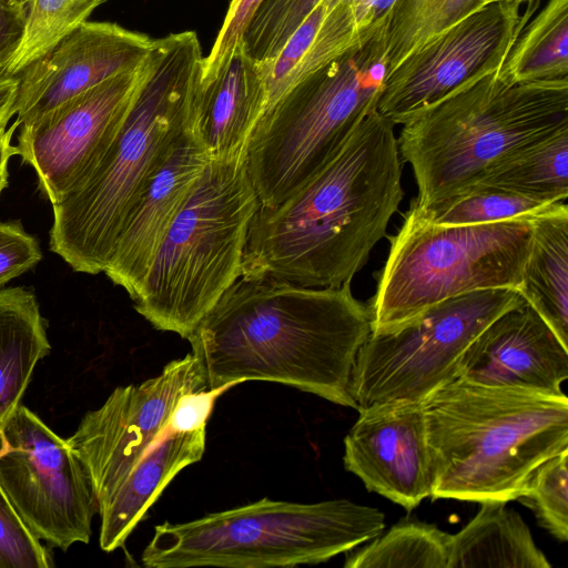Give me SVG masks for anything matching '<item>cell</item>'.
Returning <instances> with one entry per match:
<instances>
[{
  "mask_svg": "<svg viewBox=\"0 0 568 568\" xmlns=\"http://www.w3.org/2000/svg\"><path fill=\"white\" fill-rule=\"evenodd\" d=\"M322 0H263L251 18L243 42L258 62L274 58Z\"/></svg>",
  "mask_w": 568,
  "mask_h": 568,
  "instance_id": "obj_32",
  "label": "cell"
},
{
  "mask_svg": "<svg viewBox=\"0 0 568 568\" xmlns=\"http://www.w3.org/2000/svg\"><path fill=\"white\" fill-rule=\"evenodd\" d=\"M108 0H30L22 40L1 74L17 77L85 22Z\"/></svg>",
  "mask_w": 568,
  "mask_h": 568,
  "instance_id": "obj_30",
  "label": "cell"
},
{
  "mask_svg": "<svg viewBox=\"0 0 568 568\" xmlns=\"http://www.w3.org/2000/svg\"><path fill=\"white\" fill-rule=\"evenodd\" d=\"M154 39L106 21H85L18 75L17 122L28 123L64 101L141 67Z\"/></svg>",
  "mask_w": 568,
  "mask_h": 568,
  "instance_id": "obj_15",
  "label": "cell"
},
{
  "mask_svg": "<svg viewBox=\"0 0 568 568\" xmlns=\"http://www.w3.org/2000/svg\"><path fill=\"white\" fill-rule=\"evenodd\" d=\"M559 541L568 540V449L538 465L517 498Z\"/></svg>",
  "mask_w": 568,
  "mask_h": 568,
  "instance_id": "obj_31",
  "label": "cell"
},
{
  "mask_svg": "<svg viewBox=\"0 0 568 568\" xmlns=\"http://www.w3.org/2000/svg\"><path fill=\"white\" fill-rule=\"evenodd\" d=\"M509 84L568 79V0H547L498 71Z\"/></svg>",
  "mask_w": 568,
  "mask_h": 568,
  "instance_id": "obj_26",
  "label": "cell"
},
{
  "mask_svg": "<svg viewBox=\"0 0 568 568\" xmlns=\"http://www.w3.org/2000/svg\"><path fill=\"white\" fill-rule=\"evenodd\" d=\"M19 4H22V6H28V3L30 2V0H12Z\"/></svg>",
  "mask_w": 568,
  "mask_h": 568,
  "instance_id": "obj_41",
  "label": "cell"
},
{
  "mask_svg": "<svg viewBox=\"0 0 568 568\" xmlns=\"http://www.w3.org/2000/svg\"><path fill=\"white\" fill-rule=\"evenodd\" d=\"M470 187H493L551 202L565 201L568 196V125L495 163L465 189Z\"/></svg>",
  "mask_w": 568,
  "mask_h": 568,
  "instance_id": "obj_25",
  "label": "cell"
},
{
  "mask_svg": "<svg viewBox=\"0 0 568 568\" xmlns=\"http://www.w3.org/2000/svg\"><path fill=\"white\" fill-rule=\"evenodd\" d=\"M384 514L348 499L272 500L154 527L141 560L149 568H270L315 565L379 535Z\"/></svg>",
  "mask_w": 568,
  "mask_h": 568,
  "instance_id": "obj_7",
  "label": "cell"
},
{
  "mask_svg": "<svg viewBox=\"0 0 568 568\" xmlns=\"http://www.w3.org/2000/svg\"><path fill=\"white\" fill-rule=\"evenodd\" d=\"M0 486L39 540L62 550L89 544L99 513L90 476L68 440L22 404L0 430Z\"/></svg>",
  "mask_w": 568,
  "mask_h": 568,
  "instance_id": "obj_11",
  "label": "cell"
},
{
  "mask_svg": "<svg viewBox=\"0 0 568 568\" xmlns=\"http://www.w3.org/2000/svg\"><path fill=\"white\" fill-rule=\"evenodd\" d=\"M206 427L168 432L133 467L99 508V544L105 552L123 547L128 537L165 487L185 467L200 462L205 450Z\"/></svg>",
  "mask_w": 568,
  "mask_h": 568,
  "instance_id": "obj_20",
  "label": "cell"
},
{
  "mask_svg": "<svg viewBox=\"0 0 568 568\" xmlns=\"http://www.w3.org/2000/svg\"><path fill=\"white\" fill-rule=\"evenodd\" d=\"M51 554L23 524L0 486V568H51Z\"/></svg>",
  "mask_w": 568,
  "mask_h": 568,
  "instance_id": "obj_33",
  "label": "cell"
},
{
  "mask_svg": "<svg viewBox=\"0 0 568 568\" xmlns=\"http://www.w3.org/2000/svg\"><path fill=\"white\" fill-rule=\"evenodd\" d=\"M417 206L450 196L495 163L568 125V79L509 84L498 71L475 79L402 124Z\"/></svg>",
  "mask_w": 568,
  "mask_h": 568,
  "instance_id": "obj_5",
  "label": "cell"
},
{
  "mask_svg": "<svg viewBox=\"0 0 568 568\" xmlns=\"http://www.w3.org/2000/svg\"><path fill=\"white\" fill-rule=\"evenodd\" d=\"M209 162L207 153L189 130L126 217L103 272L132 300Z\"/></svg>",
  "mask_w": 568,
  "mask_h": 568,
  "instance_id": "obj_18",
  "label": "cell"
},
{
  "mask_svg": "<svg viewBox=\"0 0 568 568\" xmlns=\"http://www.w3.org/2000/svg\"><path fill=\"white\" fill-rule=\"evenodd\" d=\"M449 534L437 526L402 519L372 542L348 551L345 568H446Z\"/></svg>",
  "mask_w": 568,
  "mask_h": 568,
  "instance_id": "obj_27",
  "label": "cell"
},
{
  "mask_svg": "<svg viewBox=\"0 0 568 568\" xmlns=\"http://www.w3.org/2000/svg\"><path fill=\"white\" fill-rule=\"evenodd\" d=\"M489 2L427 40L385 78L377 111L403 124L466 83L499 71L540 0Z\"/></svg>",
  "mask_w": 568,
  "mask_h": 568,
  "instance_id": "obj_12",
  "label": "cell"
},
{
  "mask_svg": "<svg viewBox=\"0 0 568 568\" xmlns=\"http://www.w3.org/2000/svg\"><path fill=\"white\" fill-rule=\"evenodd\" d=\"M524 301L513 288L474 291L434 304L398 325L371 332L351 377L356 410L393 402L422 403L457 377L458 362L475 337Z\"/></svg>",
  "mask_w": 568,
  "mask_h": 568,
  "instance_id": "obj_10",
  "label": "cell"
},
{
  "mask_svg": "<svg viewBox=\"0 0 568 568\" xmlns=\"http://www.w3.org/2000/svg\"><path fill=\"white\" fill-rule=\"evenodd\" d=\"M38 241L17 222L0 221V286L40 262Z\"/></svg>",
  "mask_w": 568,
  "mask_h": 568,
  "instance_id": "obj_35",
  "label": "cell"
},
{
  "mask_svg": "<svg viewBox=\"0 0 568 568\" xmlns=\"http://www.w3.org/2000/svg\"><path fill=\"white\" fill-rule=\"evenodd\" d=\"M395 124L377 109L307 182L250 225L241 276L338 287L366 264L403 196Z\"/></svg>",
  "mask_w": 568,
  "mask_h": 568,
  "instance_id": "obj_2",
  "label": "cell"
},
{
  "mask_svg": "<svg viewBox=\"0 0 568 568\" xmlns=\"http://www.w3.org/2000/svg\"><path fill=\"white\" fill-rule=\"evenodd\" d=\"M550 568L531 532L504 501L480 503L476 516L449 536L446 568Z\"/></svg>",
  "mask_w": 568,
  "mask_h": 568,
  "instance_id": "obj_23",
  "label": "cell"
},
{
  "mask_svg": "<svg viewBox=\"0 0 568 568\" xmlns=\"http://www.w3.org/2000/svg\"><path fill=\"white\" fill-rule=\"evenodd\" d=\"M387 19L271 105L250 140L247 169L260 205L273 207L338 151L377 109L387 74Z\"/></svg>",
  "mask_w": 568,
  "mask_h": 568,
  "instance_id": "obj_8",
  "label": "cell"
},
{
  "mask_svg": "<svg viewBox=\"0 0 568 568\" xmlns=\"http://www.w3.org/2000/svg\"><path fill=\"white\" fill-rule=\"evenodd\" d=\"M258 207L247 153L210 160L132 300L135 311L154 328L186 339L241 276Z\"/></svg>",
  "mask_w": 568,
  "mask_h": 568,
  "instance_id": "obj_6",
  "label": "cell"
},
{
  "mask_svg": "<svg viewBox=\"0 0 568 568\" xmlns=\"http://www.w3.org/2000/svg\"><path fill=\"white\" fill-rule=\"evenodd\" d=\"M344 438L343 463L368 491L406 510L430 497L432 470L422 403L393 402L357 410Z\"/></svg>",
  "mask_w": 568,
  "mask_h": 568,
  "instance_id": "obj_16",
  "label": "cell"
},
{
  "mask_svg": "<svg viewBox=\"0 0 568 568\" xmlns=\"http://www.w3.org/2000/svg\"><path fill=\"white\" fill-rule=\"evenodd\" d=\"M50 349L36 295L22 287L0 290V430Z\"/></svg>",
  "mask_w": 568,
  "mask_h": 568,
  "instance_id": "obj_24",
  "label": "cell"
},
{
  "mask_svg": "<svg viewBox=\"0 0 568 568\" xmlns=\"http://www.w3.org/2000/svg\"><path fill=\"white\" fill-rule=\"evenodd\" d=\"M26 17L27 6L0 0V73L20 45Z\"/></svg>",
  "mask_w": 568,
  "mask_h": 568,
  "instance_id": "obj_37",
  "label": "cell"
},
{
  "mask_svg": "<svg viewBox=\"0 0 568 568\" xmlns=\"http://www.w3.org/2000/svg\"><path fill=\"white\" fill-rule=\"evenodd\" d=\"M145 72L146 60L19 125L17 154L32 166L39 190L51 204L78 187L104 158Z\"/></svg>",
  "mask_w": 568,
  "mask_h": 568,
  "instance_id": "obj_14",
  "label": "cell"
},
{
  "mask_svg": "<svg viewBox=\"0 0 568 568\" xmlns=\"http://www.w3.org/2000/svg\"><path fill=\"white\" fill-rule=\"evenodd\" d=\"M396 0H354L352 8L359 29L364 30L371 26L387 19Z\"/></svg>",
  "mask_w": 568,
  "mask_h": 568,
  "instance_id": "obj_38",
  "label": "cell"
},
{
  "mask_svg": "<svg viewBox=\"0 0 568 568\" xmlns=\"http://www.w3.org/2000/svg\"><path fill=\"white\" fill-rule=\"evenodd\" d=\"M351 2L354 1V0H349Z\"/></svg>",
  "mask_w": 568,
  "mask_h": 568,
  "instance_id": "obj_43",
  "label": "cell"
},
{
  "mask_svg": "<svg viewBox=\"0 0 568 568\" xmlns=\"http://www.w3.org/2000/svg\"><path fill=\"white\" fill-rule=\"evenodd\" d=\"M529 220L439 225L410 209L390 239L368 306L371 332L398 325L447 298L490 288L517 290L528 256Z\"/></svg>",
  "mask_w": 568,
  "mask_h": 568,
  "instance_id": "obj_9",
  "label": "cell"
},
{
  "mask_svg": "<svg viewBox=\"0 0 568 568\" xmlns=\"http://www.w3.org/2000/svg\"><path fill=\"white\" fill-rule=\"evenodd\" d=\"M17 94V77L0 73V129L7 128L9 120L16 114Z\"/></svg>",
  "mask_w": 568,
  "mask_h": 568,
  "instance_id": "obj_39",
  "label": "cell"
},
{
  "mask_svg": "<svg viewBox=\"0 0 568 568\" xmlns=\"http://www.w3.org/2000/svg\"><path fill=\"white\" fill-rule=\"evenodd\" d=\"M528 256L518 288L568 347V206L565 201L530 220Z\"/></svg>",
  "mask_w": 568,
  "mask_h": 568,
  "instance_id": "obj_22",
  "label": "cell"
},
{
  "mask_svg": "<svg viewBox=\"0 0 568 568\" xmlns=\"http://www.w3.org/2000/svg\"><path fill=\"white\" fill-rule=\"evenodd\" d=\"M231 387L184 394L171 413L168 432L185 433L206 427L215 399Z\"/></svg>",
  "mask_w": 568,
  "mask_h": 568,
  "instance_id": "obj_36",
  "label": "cell"
},
{
  "mask_svg": "<svg viewBox=\"0 0 568 568\" xmlns=\"http://www.w3.org/2000/svg\"><path fill=\"white\" fill-rule=\"evenodd\" d=\"M483 6L484 0H396L386 26L387 74L427 40Z\"/></svg>",
  "mask_w": 568,
  "mask_h": 568,
  "instance_id": "obj_29",
  "label": "cell"
},
{
  "mask_svg": "<svg viewBox=\"0 0 568 568\" xmlns=\"http://www.w3.org/2000/svg\"><path fill=\"white\" fill-rule=\"evenodd\" d=\"M263 0H231L220 31L207 57H204L202 84L212 80L243 40L245 29Z\"/></svg>",
  "mask_w": 568,
  "mask_h": 568,
  "instance_id": "obj_34",
  "label": "cell"
},
{
  "mask_svg": "<svg viewBox=\"0 0 568 568\" xmlns=\"http://www.w3.org/2000/svg\"><path fill=\"white\" fill-rule=\"evenodd\" d=\"M369 334L368 306L351 282L306 287L240 276L186 339L207 389L272 382L356 409L351 377Z\"/></svg>",
  "mask_w": 568,
  "mask_h": 568,
  "instance_id": "obj_1",
  "label": "cell"
},
{
  "mask_svg": "<svg viewBox=\"0 0 568 568\" xmlns=\"http://www.w3.org/2000/svg\"><path fill=\"white\" fill-rule=\"evenodd\" d=\"M266 108L261 64L242 40L217 74L201 85L190 131L210 160L233 159L247 153Z\"/></svg>",
  "mask_w": 568,
  "mask_h": 568,
  "instance_id": "obj_19",
  "label": "cell"
},
{
  "mask_svg": "<svg viewBox=\"0 0 568 568\" xmlns=\"http://www.w3.org/2000/svg\"><path fill=\"white\" fill-rule=\"evenodd\" d=\"M369 28H358L349 0H322L280 52L260 62L267 90L266 110L297 83L356 44Z\"/></svg>",
  "mask_w": 568,
  "mask_h": 568,
  "instance_id": "obj_21",
  "label": "cell"
},
{
  "mask_svg": "<svg viewBox=\"0 0 568 568\" xmlns=\"http://www.w3.org/2000/svg\"><path fill=\"white\" fill-rule=\"evenodd\" d=\"M422 405L433 500H515L538 465L568 449L567 396L455 378Z\"/></svg>",
  "mask_w": 568,
  "mask_h": 568,
  "instance_id": "obj_4",
  "label": "cell"
},
{
  "mask_svg": "<svg viewBox=\"0 0 568 568\" xmlns=\"http://www.w3.org/2000/svg\"><path fill=\"white\" fill-rule=\"evenodd\" d=\"M19 123L16 121L9 129H0V194L8 185V163L12 155L17 154L16 146L11 139Z\"/></svg>",
  "mask_w": 568,
  "mask_h": 568,
  "instance_id": "obj_40",
  "label": "cell"
},
{
  "mask_svg": "<svg viewBox=\"0 0 568 568\" xmlns=\"http://www.w3.org/2000/svg\"><path fill=\"white\" fill-rule=\"evenodd\" d=\"M489 387L566 396L568 347L526 302L491 321L469 344L457 377Z\"/></svg>",
  "mask_w": 568,
  "mask_h": 568,
  "instance_id": "obj_17",
  "label": "cell"
},
{
  "mask_svg": "<svg viewBox=\"0 0 568 568\" xmlns=\"http://www.w3.org/2000/svg\"><path fill=\"white\" fill-rule=\"evenodd\" d=\"M203 62L194 31L154 39L115 141L93 172L52 204L50 248L75 272L105 268L126 217L190 130Z\"/></svg>",
  "mask_w": 568,
  "mask_h": 568,
  "instance_id": "obj_3",
  "label": "cell"
},
{
  "mask_svg": "<svg viewBox=\"0 0 568 568\" xmlns=\"http://www.w3.org/2000/svg\"><path fill=\"white\" fill-rule=\"evenodd\" d=\"M495 1H501V0H484L485 4L489 3V2H495ZM524 3H526L527 1L529 0H521Z\"/></svg>",
  "mask_w": 568,
  "mask_h": 568,
  "instance_id": "obj_42",
  "label": "cell"
},
{
  "mask_svg": "<svg viewBox=\"0 0 568 568\" xmlns=\"http://www.w3.org/2000/svg\"><path fill=\"white\" fill-rule=\"evenodd\" d=\"M204 389L199 359L189 353L139 385L116 387L99 408L84 414L67 440L90 476L99 508L168 433L178 400Z\"/></svg>",
  "mask_w": 568,
  "mask_h": 568,
  "instance_id": "obj_13",
  "label": "cell"
},
{
  "mask_svg": "<svg viewBox=\"0 0 568 568\" xmlns=\"http://www.w3.org/2000/svg\"><path fill=\"white\" fill-rule=\"evenodd\" d=\"M558 203L499 189L470 187L422 206L412 202L409 209L434 224L476 225L530 221Z\"/></svg>",
  "mask_w": 568,
  "mask_h": 568,
  "instance_id": "obj_28",
  "label": "cell"
}]
</instances>
